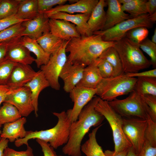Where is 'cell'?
<instances>
[{"mask_svg": "<svg viewBox=\"0 0 156 156\" xmlns=\"http://www.w3.org/2000/svg\"><path fill=\"white\" fill-rule=\"evenodd\" d=\"M100 99L94 96L81 110L77 120L72 123L68 141L62 149L64 154L81 156V143L84 137L91 127L99 126L105 119L95 109Z\"/></svg>", "mask_w": 156, "mask_h": 156, "instance_id": "cell-1", "label": "cell"}, {"mask_svg": "<svg viewBox=\"0 0 156 156\" xmlns=\"http://www.w3.org/2000/svg\"><path fill=\"white\" fill-rule=\"evenodd\" d=\"M115 42L105 41L101 35L80 36L68 40L66 48L69 52L67 60L85 66L93 64L107 49L114 47Z\"/></svg>", "mask_w": 156, "mask_h": 156, "instance_id": "cell-2", "label": "cell"}, {"mask_svg": "<svg viewBox=\"0 0 156 156\" xmlns=\"http://www.w3.org/2000/svg\"><path fill=\"white\" fill-rule=\"evenodd\" d=\"M53 114L58 118L56 125L53 127L39 131H27L25 137L14 142L15 146L20 147L23 144L28 145V141L32 139H39L48 143L54 149L66 144L68 140L72 123L66 112H54Z\"/></svg>", "mask_w": 156, "mask_h": 156, "instance_id": "cell-3", "label": "cell"}, {"mask_svg": "<svg viewBox=\"0 0 156 156\" xmlns=\"http://www.w3.org/2000/svg\"><path fill=\"white\" fill-rule=\"evenodd\" d=\"M114 47L120 59L124 73H134L148 68L150 61L144 55L139 44L125 36L115 42Z\"/></svg>", "mask_w": 156, "mask_h": 156, "instance_id": "cell-4", "label": "cell"}, {"mask_svg": "<svg viewBox=\"0 0 156 156\" xmlns=\"http://www.w3.org/2000/svg\"><path fill=\"white\" fill-rule=\"evenodd\" d=\"M137 78L128 77L125 73L111 77L102 78L96 88V94L108 102L120 96L134 91Z\"/></svg>", "mask_w": 156, "mask_h": 156, "instance_id": "cell-5", "label": "cell"}, {"mask_svg": "<svg viewBox=\"0 0 156 156\" xmlns=\"http://www.w3.org/2000/svg\"><path fill=\"white\" fill-rule=\"evenodd\" d=\"M95 109L105 118L112 129L114 144L115 153H117L131 146L122 130L123 118L110 106L108 102L100 99Z\"/></svg>", "mask_w": 156, "mask_h": 156, "instance_id": "cell-6", "label": "cell"}, {"mask_svg": "<svg viewBox=\"0 0 156 156\" xmlns=\"http://www.w3.org/2000/svg\"><path fill=\"white\" fill-rule=\"evenodd\" d=\"M108 102L123 118H136L146 120L149 116V110L146 104L141 96L134 91L125 99H116Z\"/></svg>", "mask_w": 156, "mask_h": 156, "instance_id": "cell-7", "label": "cell"}, {"mask_svg": "<svg viewBox=\"0 0 156 156\" xmlns=\"http://www.w3.org/2000/svg\"><path fill=\"white\" fill-rule=\"evenodd\" d=\"M155 23L149 14L147 13L123 21L109 29L94 32L93 34L101 35L104 41L116 42L124 37L128 31L133 28L138 27L151 28Z\"/></svg>", "mask_w": 156, "mask_h": 156, "instance_id": "cell-8", "label": "cell"}, {"mask_svg": "<svg viewBox=\"0 0 156 156\" xmlns=\"http://www.w3.org/2000/svg\"><path fill=\"white\" fill-rule=\"evenodd\" d=\"M68 41H64L60 49L51 55L47 63L40 67L52 88L59 90L60 85L59 78L60 73L67 61L66 48Z\"/></svg>", "mask_w": 156, "mask_h": 156, "instance_id": "cell-9", "label": "cell"}, {"mask_svg": "<svg viewBox=\"0 0 156 156\" xmlns=\"http://www.w3.org/2000/svg\"><path fill=\"white\" fill-rule=\"evenodd\" d=\"M147 122L146 120L140 118H123V133L137 155L145 142V132Z\"/></svg>", "mask_w": 156, "mask_h": 156, "instance_id": "cell-10", "label": "cell"}, {"mask_svg": "<svg viewBox=\"0 0 156 156\" xmlns=\"http://www.w3.org/2000/svg\"><path fill=\"white\" fill-rule=\"evenodd\" d=\"M96 89H90L78 86L70 92V97L74 104L73 108L66 112L71 123L76 121L83 107L96 94Z\"/></svg>", "mask_w": 156, "mask_h": 156, "instance_id": "cell-11", "label": "cell"}, {"mask_svg": "<svg viewBox=\"0 0 156 156\" xmlns=\"http://www.w3.org/2000/svg\"><path fill=\"white\" fill-rule=\"evenodd\" d=\"M4 102L12 105L18 109L21 116L24 117L28 116L34 111L31 91L27 86L11 90Z\"/></svg>", "mask_w": 156, "mask_h": 156, "instance_id": "cell-12", "label": "cell"}, {"mask_svg": "<svg viewBox=\"0 0 156 156\" xmlns=\"http://www.w3.org/2000/svg\"><path fill=\"white\" fill-rule=\"evenodd\" d=\"M36 73L29 65L17 63L12 70L6 85L11 90L21 88L30 81Z\"/></svg>", "mask_w": 156, "mask_h": 156, "instance_id": "cell-13", "label": "cell"}, {"mask_svg": "<svg viewBox=\"0 0 156 156\" xmlns=\"http://www.w3.org/2000/svg\"><path fill=\"white\" fill-rule=\"evenodd\" d=\"M49 19L43 13H39L33 19L23 22L25 28L22 36H26L37 40L43 35L50 32Z\"/></svg>", "mask_w": 156, "mask_h": 156, "instance_id": "cell-14", "label": "cell"}, {"mask_svg": "<svg viewBox=\"0 0 156 156\" xmlns=\"http://www.w3.org/2000/svg\"><path fill=\"white\" fill-rule=\"evenodd\" d=\"M86 66L82 64H72L67 61L59 75L64 83L63 89L70 93L81 80Z\"/></svg>", "mask_w": 156, "mask_h": 156, "instance_id": "cell-15", "label": "cell"}, {"mask_svg": "<svg viewBox=\"0 0 156 156\" xmlns=\"http://www.w3.org/2000/svg\"><path fill=\"white\" fill-rule=\"evenodd\" d=\"M99 1V0H79L74 3L56 6L44 14L48 18L52 14L59 12L70 14L79 13L90 15Z\"/></svg>", "mask_w": 156, "mask_h": 156, "instance_id": "cell-16", "label": "cell"}, {"mask_svg": "<svg viewBox=\"0 0 156 156\" xmlns=\"http://www.w3.org/2000/svg\"><path fill=\"white\" fill-rule=\"evenodd\" d=\"M49 23L50 33L64 41L81 36L75 25L67 21L49 18Z\"/></svg>", "mask_w": 156, "mask_h": 156, "instance_id": "cell-17", "label": "cell"}, {"mask_svg": "<svg viewBox=\"0 0 156 156\" xmlns=\"http://www.w3.org/2000/svg\"><path fill=\"white\" fill-rule=\"evenodd\" d=\"M108 9L106 14V21L101 31L110 29L125 20L132 18L121 8V4L118 0H105Z\"/></svg>", "mask_w": 156, "mask_h": 156, "instance_id": "cell-18", "label": "cell"}, {"mask_svg": "<svg viewBox=\"0 0 156 156\" xmlns=\"http://www.w3.org/2000/svg\"><path fill=\"white\" fill-rule=\"evenodd\" d=\"M90 15L83 14H70L59 12L54 13L49 18L62 19L67 21L74 24L81 36H89L92 34L91 33L88 24Z\"/></svg>", "mask_w": 156, "mask_h": 156, "instance_id": "cell-19", "label": "cell"}, {"mask_svg": "<svg viewBox=\"0 0 156 156\" xmlns=\"http://www.w3.org/2000/svg\"><path fill=\"white\" fill-rule=\"evenodd\" d=\"M24 86L29 89L31 92V98L34 109L36 117L38 115V98L41 92L45 88L50 86L48 81L46 78L43 72L40 70L37 72L33 78Z\"/></svg>", "mask_w": 156, "mask_h": 156, "instance_id": "cell-20", "label": "cell"}, {"mask_svg": "<svg viewBox=\"0 0 156 156\" xmlns=\"http://www.w3.org/2000/svg\"><path fill=\"white\" fill-rule=\"evenodd\" d=\"M26 122V118L23 117L13 122L4 124L0 135L1 138L7 139L9 142H13L18 139L25 138L27 131L25 130L24 125Z\"/></svg>", "mask_w": 156, "mask_h": 156, "instance_id": "cell-21", "label": "cell"}, {"mask_svg": "<svg viewBox=\"0 0 156 156\" xmlns=\"http://www.w3.org/2000/svg\"><path fill=\"white\" fill-rule=\"evenodd\" d=\"M19 41L9 46L5 57L16 63L30 65L35 61V59L31 55L30 52L20 43Z\"/></svg>", "mask_w": 156, "mask_h": 156, "instance_id": "cell-22", "label": "cell"}, {"mask_svg": "<svg viewBox=\"0 0 156 156\" xmlns=\"http://www.w3.org/2000/svg\"><path fill=\"white\" fill-rule=\"evenodd\" d=\"M106 5L105 0H99L90 16L88 24L92 34L94 32L102 30L105 24L106 14L104 7Z\"/></svg>", "mask_w": 156, "mask_h": 156, "instance_id": "cell-23", "label": "cell"}, {"mask_svg": "<svg viewBox=\"0 0 156 156\" xmlns=\"http://www.w3.org/2000/svg\"><path fill=\"white\" fill-rule=\"evenodd\" d=\"M19 42L36 55L35 62L38 68H39L47 63L51 55L44 50L36 40L25 36L20 38Z\"/></svg>", "mask_w": 156, "mask_h": 156, "instance_id": "cell-24", "label": "cell"}, {"mask_svg": "<svg viewBox=\"0 0 156 156\" xmlns=\"http://www.w3.org/2000/svg\"><path fill=\"white\" fill-rule=\"evenodd\" d=\"M102 78L97 67L94 63L85 67L82 77L76 86L96 89Z\"/></svg>", "mask_w": 156, "mask_h": 156, "instance_id": "cell-25", "label": "cell"}, {"mask_svg": "<svg viewBox=\"0 0 156 156\" xmlns=\"http://www.w3.org/2000/svg\"><path fill=\"white\" fill-rule=\"evenodd\" d=\"M101 125L94 129L89 134L88 139L81 145V151L86 156H105L96 138L97 131Z\"/></svg>", "mask_w": 156, "mask_h": 156, "instance_id": "cell-26", "label": "cell"}, {"mask_svg": "<svg viewBox=\"0 0 156 156\" xmlns=\"http://www.w3.org/2000/svg\"><path fill=\"white\" fill-rule=\"evenodd\" d=\"M36 40L44 50L51 55L57 51L64 41L50 32L43 35Z\"/></svg>", "mask_w": 156, "mask_h": 156, "instance_id": "cell-27", "label": "cell"}, {"mask_svg": "<svg viewBox=\"0 0 156 156\" xmlns=\"http://www.w3.org/2000/svg\"><path fill=\"white\" fill-rule=\"evenodd\" d=\"M38 13L37 0H21L16 14L22 20H29Z\"/></svg>", "mask_w": 156, "mask_h": 156, "instance_id": "cell-28", "label": "cell"}, {"mask_svg": "<svg viewBox=\"0 0 156 156\" xmlns=\"http://www.w3.org/2000/svg\"><path fill=\"white\" fill-rule=\"evenodd\" d=\"M134 91L140 96L150 94L156 96V78H137Z\"/></svg>", "mask_w": 156, "mask_h": 156, "instance_id": "cell-29", "label": "cell"}, {"mask_svg": "<svg viewBox=\"0 0 156 156\" xmlns=\"http://www.w3.org/2000/svg\"><path fill=\"white\" fill-rule=\"evenodd\" d=\"M99 58L104 59L110 64L114 69V76L124 73L119 55L113 47L105 49Z\"/></svg>", "mask_w": 156, "mask_h": 156, "instance_id": "cell-30", "label": "cell"}, {"mask_svg": "<svg viewBox=\"0 0 156 156\" xmlns=\"http://www.w3.org/2000/svg\"><path fill=\"white\" fill-rule=\"evenodd\" d=\"M22 117L16 108L12 104L3 102L0 107V124L13 122Z\"/></svg>", "mask_w": 156, "mask_h": 156, "instance_id": "cell-31", "label": "cell"}, {"mask_svg": "<svg viewBox=\"0 0 156 156\" xmlns=\"http://www.w3.org/2000/svg\"><path fill=\"white\" fill-rule=\"evenodd\" d=\"M146 0H131L129 3L122 5L123 11L128 12L131 18L148 13Z\"/></svg>", "mask_w": 156, "mask_h": 156, "instance_id": "cell-32", "label": "cell"}, {"mask_svg": "<svg viewBox=\"0 0 156 156\" xmlns=\"http://www.w3.org/2000/svg\"><path fill=\"white\" fill-rule=\"evenodd\" d=\"M22 22L14 24L0 31V43L19 39L22 37L25 28Z\"/></svg>", "mask_w": 156, "mask_h": 156, "instance_id": "cell-33", "label": "cell"}, {"mask_svg": "<svg viewBox=\"0 0 156 156\" xmlns=\"http://www.w3.org/2000/svg\"><path fill=\"white\" fill-rule=\"evenodd\" d=\"M21 0H1L0 19L16 14Z\"/></svg>", "mask_w": 156, "mask_h": 156, "instance_id": "cell-34", "label": "cell"}, {"mask_svg": "<svg viewBox=\"0 0 156 156\" xmlns=\"http://www.w3.org/2000/svg\"><path fill=\"white\" fill-rule=\"evenodd\" d=\"M17 63L6 57L0 61V85H6L12 70Z\"/></svg>", "mask_w": 156, "mask_h": 156, "instance_id": "cell-35", "label": "cell"}, {"mask_svg": "<svg viewBox=\"0 0 156 156\" xmlns=\"http://www.w3.org/2000/svg\"><path fill=\"white\" fill-rule=\"evenodd\" d=\"M149 31L144 27H138L133 28L128 31L124 36L133 42L139 44L147 38Z\"/></svg>", "mask_w": 156, "mask_h": 156, "instance_id": "cell-36", "label": "cell"}, {"mask_svg": "<svg viewBox=\"0 0 156 156\" xmlns=\"http://www.w3.org/2000/svg\"><path fill=\"white\" fill-rule=\"evenodd\" d=\"M139 47L150 57L151 65L156 68V44L147 38L139 44Z\"/></svg>", "mask_w": 156, "mask_h": 156, "instance_id": "cell-37", "label": "cell"}, {"mask_svg": "<svg viewBox=\"0 0 156 156\" xmlns=\"http://www.w3.org/2000/svg\"><path fill=\"white\" fill-rule=\"evenodd\" d=\"M145 132V141L151 146L156 147V122H154L148 115Z\"/></svg>", "mask_w": 156, "mask_h": 156, "instance_id": "cell-38", "label": "cell"}, {"mask_svg": "<svg viewBox=\"0 0 156 156\" xmlns=\"http://www.w3.org/2000/svg\"><path fill=\"white\" fill-rule=\"evenodd\" d=\"M94 63L97 67L102 78H107L114 76L113 68L106 60L99 58Z\"/></svg>", "mask_w": 156, "mask_h": 156, "instance_id": "cell-39", "label": "cell"}, {"mask_svg": "<svg viewBox=\"0 0 156 156\" xmlns=\"http://www.w3.org/2000/svg\"><path fill=\"white\" fill-rule=\"evenodd\" d=\"M67 0H37L38 13H44L55 5H64Z\"/></svg>", "mask_w": 156, "mask_h": 156, "instance_id": "cell-40", "label": "cell"}, {"mask_svg": "<svg viewBox=\"0 0 156 156\" xmlns=\"http://www.w3.org/2000/svg\"><path fill=\"white\" fill-rule=\"evenodd\" d=\"M141 96L148 107L149 116L153 121L156 122V96L150 94Z\"/></svg>", "mask_w": 156, "mask_h": 156, "instance_id": "cell-41", "label": "cell"}, {"mask_svg": "<svg viewBox=\"0 0 156 156\" xmlns=\"http://www.w3.org/2000/svg\"><path fill=\"white\" fill-rule=\"evenodd\" d=\"M27 20H23L20 18L16 14L1 19L0 31L4 30L14 24Z\"/></svg>", "mask_w": 156, "mask_h": 156, "instance_id": "cell-42", "label": "cell"}, {"mask_svg": "<svg viewBox=\"0 0 156 156\" xmlns=\"http://www.w3.org/2000/svg\"><path fill=\"white\" fill-rule=\"evenodd\" d=\"M25 151H17L8 147L5 149L3 156H34L33 149L29 145Z\"/></svg>", "mask_w": 156, "mask_h": 156, "instance_id": "cell-43", "label": "cell"}, {"mask_svg": "<svg viewBox=\"0 0 156 156\" xmlns=\"http://www.w3.org/2000/svg\"><path fill=\"white\" fill-rule=\"evenodd\" d=\"M36 141L41 147L44 156H62L57 155L54 149L48 143L39 139H36Z\"/></svg>", "mask_w": 156, "mask_h": 156, "instance_id": "cell-44", "label": "cell"}, {"mask_svg": "<svg viewBox=\"0 0 156 156\" xmlns=\"http://www.w3.org/2000/svg\"><path fill=\"white\" fill-rule=\"evenodd\" d=\"M138 156H156V147L151 146L148 142L145 141Z\"/></svg>", "mask_w": 156, "mask_h": 156, "instance_id": "cell-45", "label": "cell"}, {"mask_svg": "<svg viewBox=\"0 0 156 156\" xmlns=\"http://www.w3.org/2000/svg\"><path fill=\"white\" fill-rule=\"evenodd\" d=\"M128 77H154L156 78V68L143 71L134 73H125Z\"/></svg>", "mask_w": 156, "mask_h": 156, "instance_id": "cell-46", "label": "cell"}, {"mask_svg": "<svg viewBox=\"0 0 156 156\" xmlns=\"http://www.w3.org/2000/svg\"><path fill=\"white\" fill-rule=\"evenodd\" d=\"M20 38L0 43V61L5 57L6 53L9 46L12 44L18 41Z\"/></svg>", "mask_w": 156, "mask_h": 156, "instance_id": "cell-47", "label": "cell"}, {"mask_svg": "<svg viewBox=\"0 0 156 156\" xmlns=\"http://www.w3.org/2000/svg\"><path fill=\"white\" fill-rule=\"evenodd\" d=\"M10 91L7 85L0 84V106L2 103L4 102Z\"/></svg>", "mask_w": 156, "mask_h": 156, "instance_id": "cell-48", "label": "cell"}, {"mask_svg": "<svg viewBox=\"0 0 156 156\" xmlns=\"http://www.w3.org/2000/svg\"><path fill=\"white\" fill-rule=\"evenodd\" d=\"M146 7L148 13L151 15L156 12V0H147L146 3Z\"/></svg>", "mask_w": 156, "mask_h": 156, "instance_id": "cell-49", "label": "cell"}, {"mask_svg": "<svg viewBox=\"0 0 156 156\" xmlns=\"http://www.w3.org/2000/svg\"><path fill=\"white\" fill-rule=\"evenodd\" d=\"M128 150L125 149L117 153H115L114 151L107 150L104 153L105 156H127Z\"/></svg>", "mask_w": 156, "mask_h": 156, "instance_id": "cell-50", "label": "cell"}, {"mask_svg": "<svg viewBox=\"0 0 156 156\" xmlns=\"http://www.w3.org/2000/svg\"><path fill=\"white\" fill-rule=\"evenodd\" d=\"M9 142L8 139L1 138L0 140V156H3L4 151L8 147Z\"/></svg>", "mask_w": 156, "mask_h": 156, "instance_id": "cell-51", "label": "cell"}, {"mask_svg": "<svg viewBox=\"0 0 156 156\" xmlns=\"http://www.w3.org/2000/svg\"><path fill=\"white\" fill-rule=\"evenodd\" d=\"M127 156H138L132 146L128 149Z\"/></svg>", "mask_w": 156, "mask_h": 156, "instance_id": "cell-52", "label": "cell"}, {"mask_svg": "<svg viewBox=\"0 0 156 156\" xmlns=\"http://www.w3.org/2000/svg\"><path fill=\"white\" fill-rule=\"evenodd\" d=\"M151 41L156 44V28H155V29L154 31V34L152 36V39L151 40Z\"/></svg>", "mask_w": 156, "mask_h": 156, "instance_id": "cell-53", "label": "cell"}, {"mask_svg": "<svg viewBox=\"0 0 156 156\" xmlns=\"http://www.w3.org/2000/svg\"><path fill=\"white\" fill-rule=\"evenodd\" d=\"M150 16L152 21L155 23L156 21V12Z\"/></svg>", "mask_w": 156, "mask_h": 156, "instance_id": "cell-54", "label": "cell"}, {"mask_svg": "<svg viewBox=\"0 0 156 156\" xmlns=\"http://www.w3.org/2000/svg\"><path fill=\"white\" fill-rule=\"evenodd\" d=\"M131 0H118L119 2L121 4H124L128 3L131 1Z\"/></svg>", "mask_w": 156, "mask_h": 156, "instance_id": "cell-55", "label": "cell"}, {"mask_svg": "<svg viewBox=\"0 0 156 156\" xmlns=\"http://www.w3.org/2000/svg\"><path fill=\"white\" fill-rule=\"evenodd\" d=\"M1 126H2V125H1L0 124V140L1 139V137L0 136V135L1 134V132H2V131L1 130Z\"/></svg>", "mask_w": 156, "mask_h": 156, "instance_id": "cell-56", "label": "cell"}, {"mask_svg": "<svg viewBox=\"0 0 156 156\" xmlns=\"http://www.w3.org/2000/svg\"><path fill=\"white\" fill-rule=\"evenodd\" d=\"M1 1V0H0V2Z\"/></svg>", "mask_w": 156, "mask_h": 156, "instance_id": "cell-57", "label": "cell"}]
</instances>
